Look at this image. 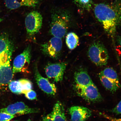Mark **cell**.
I'll list each match as a JSON object with an SVG mask.
<instances>
[{
  "mask_svg": "<svg viewBox=\"0 0 121 121\" xmlns=\"http://www.w3.org/2000/svg\"><path fill=\"white\" fill-rule=\"evenodd\" d=\"M14 50L13 43L7 34H0V92L7 90L13 78L11 61Z\"/></svg>",
  "mask_w": 121,
  "mask_h": 121,
  "instance_id": "obj_1",
  "label": "cell"
},
{
  "mask_svg": "<svg viewBox=\"0 0 121 121\" xmlns=\"http://www.w3.org/2000/svg\"><path fill=\"white\" fill-rule=\"evenodd\" d=\"M94 11L95 16L102 24L106 32L111 37H114L118 22L116 12L109 5L103 3L96 4Z\"/></svg>",
  "mask_w": 121,
  "mask_h": 121,
  "instance_id": "obj_2",
  "label": "cell"
},
{
  "mask_svg": "<svg viewBox=\"0 0 121 121\" xmlns=\"http://www.w3.org/2000/svg\"><path fill=\"white\" fill-rule=\"evenodd\" d=\"M70 22V15L67 10L60 9L54 10L51 14L50 33L54 37L62 38L67 33Z\"/></svg>",
  "mask_w": 121,
  "mask_h": 121,
  "instance_id": "obj_3",
  "label": "cell"
},
{
  "mask_svg": "<svg viewBox=\"0 0 121 121\" xmlns=\"http://www.w3.org/2000/svg\"><path fill=\"white\" fill-rule=\"evenodd\" d=\"M87 54L89 59L97 66H105L108 63V51L100 42H96L92 43L89 47Z\"/></svg>",
  "mask_w": 121,
  "mask_h": 121,
  "instance_id": "obj_4",
  "label": "cell"
},
{
  "mask_svg": "<svg viewBox=\"0 0 121 121\" xmlns=\"http://www.w3.org/2000/svg\"><path fill=\"white\" fill-rule=\"evenodd\" d=\"M76 92L78 96L90 103H96L102 100V96L93 83L85 86H75Z\"/></svg>",
  "mask_w": 121,
  "mask_h": 121,
  "instance_id": "obj_5",
  "label": "cell"
},
{
  "mask_svg": "<svg viewBox=\"0 0 121 121\" xmlns=\"http://www.w3.org/2000/svg\"><path fill=\"white\" fill-rule=\"evenodd\" d=\"M42 15L37 11L31 12L27 15L25 24L29 37H33L40 31L42 27Z\"/></svg>",
  "mask_w": 121,
  "mask_h": 121,
  "instance_id": "obj_6",
  "label": "cell"
},
{
  "mask_svg": "<svg viewBox=\"0 0 121 121\" xmlns=\"http://www.w3.org/2000/svg\"><path fill=\"white\" fill-rule=\"evenodd\" d=\"M62 47V42L61 39L54 37L49 41L41 45V49L45 55L57 59L60 56Z\"/></svg>",
  "mask_w": 121,
  "mask_h": 121,
  "instance_id": "obj_7",
  "label": "cell"
},
{
  "mask_svg": "<svg viewBox=\"0 0 121 121\" xmlns=\"http://www.w3.org/2000/svg\"><path fill=\"white\" fill-rule=\"evenodd\" d=\"M31 47L28 45L22 53L15 58L13 62L12 71L13 74L26 71L31 60Z\"/></svg>",
  "mask_w": 121,
  "mask_h": 121,
  "instance_id": "obj_8",
  "label": "cell"
},
{
  "mask_svg": "<svg viewBox=\"0 0 121 121\" xmlns=\"http://www.w3.org/2000/svg\"><path fill=\"white\" fill-rule=\"evenodd\" d=\"M67 65L65 62L49 63L45 67V73L48 78L52 79L55 82L61 81Z\"/></svg>",
  "mask_w": 121,
  "mask_h": 121,
  "instance_id": "obj_9",
  "label": "cell"
},
{
  "mask_svg": "<svg viewBox=\"0 0 121 121\" xmlns=\"http://www.w3.org/2000/svg\"><path fill=\"white\" fill-rule=\"evenodd\" d=\"M38 110L31 108L22 102H17L0 109V112L8 113L12 115L31 114L38 112Z\"/></svg>",
  "mask_w": 121,
  "mask_h": 121,
  "instance_id": "obj_10",
  "label": "cell"
},
{
  "mask_svg": "<svg viewBox=\"0 0 121 121\" xmlns=\"http://www.w3.org/2000/svg\"><path fill=\"white\" fill-rule=\"evenodd\" d=\"M34 72L35 79L40 89L47 94L55 95L57 92L55 85L50 82L48 79L42 77L39 71L36 64L34 67Z\"/></svg>",
  "mask_w": 121,
  "mask_h": 121,
  "instance_id": "obj_11",
  "label": "cell"
},
{
  "mask_svg": "<svg viewBox=\"0 0 121 121\" xmlns=\"http://www.w3.org/2000/svg\"><path fill=\"white\" fill-rule=\"evenodd\" d=\"M72 121H85L92 114V112L86 107L74 106L69 110Z\"/></svg>",
  "mask_w": 121,
  "mask_h": 121,
  "instance_id": "obj_12",
  "label": "cell"
},
{
  "mask_svg": "<svg viewBox=\"0 0 121 121\" xmlns=\"http://www.w3.org/2000/svg\"><path fill=\"white\" fill-rule=\"evenodd\" d=\"M42 0H5L6 6L7 8L13 10L23 6L35 7Z\"/></svg>",
  "mask_w": 121,
  "mask_h": 121,
  "instance_id": "obj_13",
  "label": "cell"
},
{
  "mask_svg": "<svg viewBox=\"0 0 121 121\" xmlns=\"http://www.w3.org/2000/svg\"><path fill=\"white\" fill-rule=\"evenodd\" d=\"M74 78L76 85L85 86L93 83V81L86 69H81L76 72Z\"/></svg>",
  "mask_w": 121,
  "mask_h": 121,
  "instance_id": "obj_14",
  "label": "cell"
},
{
  "mask_svg": "<svg viewBox=\"0 0 121 121\" xmlns=\"http://www.w3.org/2000/svg\"><path fill=\"white\" fill-rule=\"evenodd\" d=\"M52 112L53 121H66L64 107L60 102L58 101L56 103Z\"/></svg>",
  "mask_w": 121,
  "mask_h": 121,
  "instance_id": "obj_15",
  "label": "cell"
},
{
  "mask_svg": "<svg viewBox=\"0 0 121 121\" xmlns=\"http://www.w3.org/2000/svg\"><path fill=\"white\" fill-rule=\"evenodd\" d=\"M99 77L103 86L106 90L112 93L116 92L121 87L120 83L116 82L102 75H99Z\"/></svg>",
  "mask_w": 121,
  "mask_h": 121,
  "instance_id": "obj_16",
  "label": "cell"
},
{
  "mask_svg": "<svg viewBox=\"0 0 121 121\" xmlns=\"http://www.w3.org/2000/svg\"><path fill=\"white\" fill-rule=\"evenodd\" d=\"M66 45L69 49H74L79 43V37L74 33H69L66 36Z\"/></svg>",
  "mask_w": 121,
  "mask_h": 121,
  "instance_id": "obj_17",
  "label": "cell"
},
{
  "mask_svg": "<svg viewBox=\"0 0 121 121\" xmlns=\"http://www.w3.org/2000/svg\"><path fill=\"white\" fill-rule=\"evenodd\" d=\"M99 75L105 77L117 83H120L117 73L112 68H106L99 73Z\"/></svg>",
  "mask_w": 121,
  "mask_h": 121,
  "instance_id": "obj_18",
  "label": "cell"
},
{
  "mask_svg": "<svg viewBox=\"0 0 121 121\" xmlns=\"http://www.w3.org/2000/svg\"><path fill=\"white\" fill-rule=\"evenodd\" d=\"M8 87L10 91L13 93L16 94H22V85L19 80L12 81L9 83Z\"/></svg>",
  "mask_w": 121,
  "mask_h": 121,
  "instance_id": "obj_19",
  "label": "cell"
},
{
  "mask_svg": "<svg viewBox=\"0 0 121 121\" xmlns=\"http://www.w3.org/2000/svg\"><path fill=\"white\" fill-rule=\"evenodd\" d=\"M19 80L22 85V93L24 91L32 90L33 87L32 84L29 80L25 79H21Z\"/></svg>",
  "mask_w": 121,
  "mask_h": 121,
  "instance_id": "obj_20",
  "label": "cell"
},
{
  "mask_svg": "<svg viewBox=\"0 0 121 121\" xmlns=\"http://www.w3.org/2000/svg\"><path fill=\"white\" fill-rule=\"evenodd\" d=\"M22 94L25 95L26 97L30 100H33L37 98V94L36 92L32 90L24 91Z\"/></svg>",
  "mask_w": 121,
  "mask_h": 121,
  "instance_id": "obj_21",
  "label": "cell"
},
{
  "mask_svg": "<svg viewBox=\"0 0 121 121\" xmlns=\"http://www.w3.org/2000/svg\"><path fill=\"white\" fill-rule=\"evenodd\" d=\"M15 116L6 113L0 112V121H9Z\"/></svg>",
  "mask_w": 121,
  "mask_h": 121,
  "instance_id": "obj_22",
  "label": "cell"
},
{
  "mask_svg": "<svg viewBox=\"0 0 121 121\" xmlns=\"http://www.w3.org/2000/svg\"><path fill=\"white\" fill-rule=\"evenodd\" d=\"M91 0H78V2L83 7L85 8L87 10L90 9L91 7Z\"/></svg>",
  "mask_w": 121,
  "mask_h": 121,
  "instance_id": "obj_23",
  "label": "cell"
},
{
  "mask_svg": "<svg viewBox=\"0 0 121 121\" xmlns=\"http://www.w3.org/2000/svg\"><path fill=\"white\" fill-rule=\"evenodd\" d=\"M112 112L116 114L121 115V100L112 110Z\"/></svg>",
  "mask_w": 121,
  "mask_h": 121,
  "instance_id": "obj_24",
  "label": "cell"
},
{
  "mask_svg": "<svg viewBox=\"0 0 121 121\" xmlns=\"http://www.w3.org/2000/svg\"><path fill=\"white\" fill-rule=\"evenodd\" d=\"M99 114L110 121H121V118H117L111 117V116L102 113H99Z\"/></svg>",
  "mask_w": 121,
  "mask_h": 121,
  "instance_id": "obj_25",
  "label": "cell"
},
{
  "mask_svg": "<svg viewBox=\"0 0 121 121\" xmlns=\"http://www.w3.org/2000/svg\"><path fill=\"white\" fill-rule=\"evenodd\" d=\"M42 121H53V117L52 112L44 117L42 119Z\"/></svg>",
  "mask_w": 121,
  "mask_h": 121,
  "instance_id": "obj_26",
  "label": "cell"
},
{
  "mask_svg": "<svg viewBox=\"0 0 121 121\" xmlns=\"http://www.w3.org/2000/svg\"><path fill=\"white\" fill-rule=\"evenodd\" d=\"M116 13L117 14L118 22H119L121 25V4L119 6V8Z\"/></svg>",
  "mask_w": 121,
  "mask_h": 121,
  "instance_id": "obj_27",
  "label": "cell"
},
{
  "mask_svg": "<svg viewBox=\"0 0 121 121\" xmlns=\"http://www.w3.org/2000/svg\"><path fill=\"white\" fill-rule=\"evenodd\" d=\"M117 42L118 44L121 48V36L118 38Z\"/></svg>",
  "mask_w": 121,
  "mask_h": 121,
  "instance_id": "obj_28",
  "label": "cell"
},
{
  "mask_svg": "<svg viewBox=\"0 0 121 121\" xmlns=\"http://www.w3.org/2000/svg\"><path fill=\"white\" fill-rule=\"evenodd\" d=\"M3 21V19L1 18H0V23L1 22H2Z\"/></svg>",
  "mask_w": 121,
  "mask_h": 121,
  "instance_id": "obj_29",
  "label": "cell"
},
{
  "mask_svg": "<svg viewBox=\"0 0 121 121\" xmlns=\"http://www.w3.org/2000/svg\"><path fill=\"white\" fill-rule=\"evenodd\" d=\"M78 0H74V1H76V2H78Z\"/></svg>",
  "mask_w": 121,
  "mask_h": 121,
  "instance_id": "obj_30",
  "label": "cell"
},
{
  "mask_svg": "<svg viewBox=\"0 0 121 121\" xmlns=\"http://www.w3.org/2000/svg\"><path fill=\"white\" fill-rule=\"evenodd\" d=\"M27 121H31V120L30 119H29Z\"/></svg>",
  "mask_w": 121,
  "mask_h": 121,
  "instance_id": "obj_31",
  "label": "cell"
},
{
  "mask_svg": "<svg viewBox=\"0 0 121 121\" xmlns=\"http://www.w3.org/2000/svg\"></svg>",
  "mask_w": 121,
  "mask_h": 121,
  "instance_id": "obj_32",
  "label": "cell"
}]
</instances>
